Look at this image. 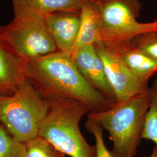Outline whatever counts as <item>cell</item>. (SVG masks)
Wrapping results in <instances>:
<instances>
[{"label":"cell","instance_id":"5","mask_svg":"<svg viewBox=\"0 0 157 157\" xmlns=\"http://www.w3.org/2000/svg\"><path fill=\"white\" fill-rule=\"evenodd\" d=\"M99 12L98 40L105 46L132 41L142 34L157 30V20L137 21L140 0H95Z\"/></svg>","mask_w":157,"mask_h":157},{"label":"cell","instance_id":"17","mask_svg":"<svg viewBox=\"0 0 157 157\" xmlns=\"http://www.w3.org/2000/svg\"><path fill=\"white\" fill-rule=\"evenodd\" d=\"M135 47L157 62V30L142 34L133 40Z\"/></svg>","mask_w":157,"mask_h":157},{"label":"cell","instance_id":"11","mask_svg":"<svg viewBox=\"0 0 157 157\" xmlns=\"http://www.w3.org/2000/svg\"><path fill=\"white\" fill-rule=\"evenodd\" d=\"M106 47L113 51L126 67L141 78L149 80L157 73V62L137 48L133 41Z\"/></svg>","mask_w":157,"mask_h":157},{"label":"cell","instance_id":"4","mask_svg":"<svg viewBox=\"0 0 157 157\" xmlns=\"http://www.w3.org/2000/svg\"><path fill=\"white\" fill-rule=\"evenodd\" d=\"M48 107L27 78L13 94L0 95V123L15 139L26 143L38 136Z\"/></svg>","mask_w":157,"mask_h":157},{"label":"cell","instance_id":"13","mask_svg":"<svg viewBox=\"0 0 157 157\" xmlns=\"http://www.w3.org/2000/svg\"><path fill=\"white\" fill-rule=\"evenodd\" d=\"M80 15V31L73 52L82 46L94 44L98 40L99 12L96 1L83 0Z\"/></svg>","mask_w":157,"mask_h":157},{"label":"cell","instance_id":"10","mask_svg":"<svg viewBox=\"0 0 157 157\" xmlns=\"http://www.w3.org/2000/svg\"><path fill=\"white\" fill-rule=\"evenodd\" d=\"M27 62L0 41V95L13 94L26 81Z\"/></svg>","mask_w":157,"mask_h":157},{"label":"cell","instance_id":"2","mask_svg":"<svg viewBox=\"0 0 157 157\" xmlns=\"http://www.w3.org/2000/svg\"><path fill=\"white\" fill-rule=\"evenodd\" d=\"M151 100L150 90L116 103L109 109L90 112L87 117L99 124L109 133L113 143L114 157H133L142 139L141 135Z\"/></svg>","mask_w":157,"mask_h":157},{"label":"cell","instance_id":"16","mask_svg":"<svg viewBox=\"0 0 157 157\" xmlns=\"http://www.w3.org/2000/svg\"><path fill=\"white\" fill-rule=\"evenodd\" d=\"M45 139L37 136L26 143L25 157H65Z\"/></svg>","mask_w":157,"mask_h":157},{"label":"cell","instance_id":"3","mask_svg":"<svg viewBox=\"0 0 157 157\" xmlns=\"http://www.w3.org/2000/svg\"><path fill=\"white\" fill-rule=\"evenodd\" d=\"M48 110L40 124L39 136L56 149L71 157H97L95 146L90 145L80 129L81 119L90 111L83 104L74 100L48 101Z\"/></svg>","mask_w":157,"mask_h":157},{"label":"cell","instance_id":"14","mask_svg":"<svg viewBox=\"0 0 157 157\" xmlns=\"http://www.w3.org/2000/svg\"><path fill=\"white\" fill-rule=\"evenodd\" d=\"M142 139L153 141L157 150V78L151 87V100L143 125Z\"/></svg>","mask_w":157,"mask_h":157},{"label":"cell","instance_id":"9","mask_svg":"<svg viewBox=\"0 0 157 157\" xmlns=\"http://www.w3.org/2000/svg\"><path fill=\"white\" fill-rule=\"evenodd\" d=\"M45 22L58 51L71 56L80 31V13L56 12L45 17Z\"/></svg>","mask_w":157,"mask_h":157},{"label":"cell","instance_id":"18","mask_svg":"<svg viewBox=\"0 0 157 157\" xmlns=\"http://www.w3.org/2000/svg\"><path fill=\"white\" fill-rule=\"evenodd\" d=\"M86 128L94 136L95 140L97 157H114L111 151L107 149L103 137V129L91 118L88 117L85 124Z\"/></svg>","mask_w":157,"mask_h":157},{"label":"cell","instance_id":"12","mask_svg":"<svg viewBox=\"0 0 157 157\" xmlns=\"http://www.w3.org/2000/svg\"><path fill=\"white\" fill-rule=\"evenodd\" d=\"M14 15L25 13L45 17L56 12L80 13L83 0H12Z\"/></svg>","mask_w":157,"mask_h":157},{"label":"cell","instance_id":"6","mask_svg":"<svg viewBox=\"0 0 157 157\" xmlns=\"http://www.w3.org/2000/svg\"><path fill=\"white\" fill-rule=\"evenodd\" d=\"M0 41L26 62L58 51L45 17L37 14L14 15L9 24L0 25Z\"/></svg>","mask_w":157,"mask_h":157},{"label":"cell","instance_id":"15","mask_svg":"<svg viewBox=\"0 0 157 157\" xmlns=\"http://www.w3.org/2000/svg\"><path fill=\"white\" fill-rule=\"evenodd\" d=\"M26 143L15 139L0 123V157H25Z\"/></svg>","mask_w":157,"mask_h":157},{"label":"cell","instance_id":"1","mask_svg":"<svg viewBox=\"0 0 157 157\" xmlns=\"http://www.w3.org/2000/svg\"><path fill=\"white\" fill-rule=\"evenodd\" d=\"M26 76L46 101H78L90 112L107 110L117 103L89 84L71 56L59 51L27 62Z\"/></svg>","mask_w":157,"mask_h":157},{"label":"cell","instance_id":"19","mask_svg":"<svg viewBox=\"0 0 157 157\" xmlns=\"http://www.w3.org/2000/svg\"><path fill=\"white\" fill-rule=\"evenodd\" d=\"M150 157H157V150L155 147L154 148L152 152L151 155Z\"/></svg>","mask_w":157,"mask_h":157},{"label":"cell","instance_id":"7","mask_svg":"<svg viewBox=\"0 0 157 157\" xmlns=\"http://www.w3.org/2000/svg\"><path fill=\"white\" fill-rule=\"evenodd\" d=\"M94 45L104 63L106 76L117 103L150 90L149 80L141 78L129 70L113 51L100 42Z\"/></svg>","mask_w":157,"mask_h":157},{"label":"cell","instance_id":"8","mask_svg":"<svg viewBox=\"0 0 157 157\" xmlns=\"http://www.w3.org/2000/svg\"><path fill=\"white\" fill-rule=\"evenodd\" d=\"M78 71L95 89L116 102L112 89L108 83L104 63L94 44L84 45L71 54Z\"/></svg>","mask_w":157,"mask_h":157}]
</instances>
